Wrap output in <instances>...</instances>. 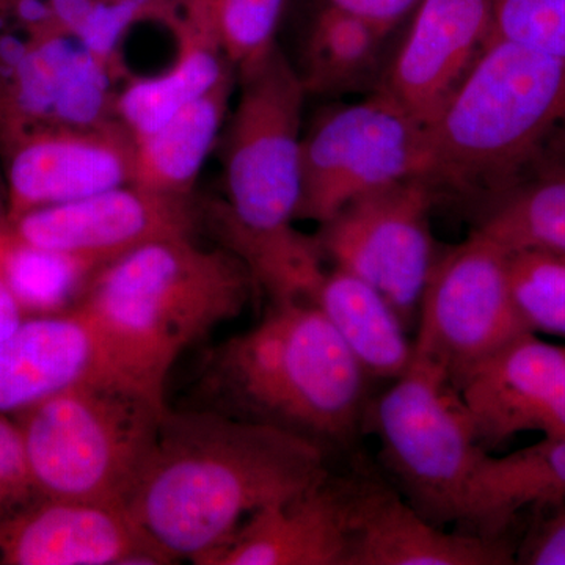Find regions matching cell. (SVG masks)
I'll list each match as a JSON object with an SVG mask.
<instances>
[{"label":"cell","mask_w":565,"mask_h":565,"mask_svg":"<svg viewBox=\"0 0 565 565\" xmlns=\"http://www.w3.org/2000/svg\"><path fill=\"white\" fill-rule=\"evenodd\" d=\"M348 565H508L503 537L448 533L373 475L348 476Z\"/></svg>","instance_id":"obj_17"},{"label":"cell","mask_w":565,"mask_h":565,"mask_svg":"<svg viewBox=\"0 0 565 565\" xmlns=\"http://www.w3.org/2000/svg\"><path fill=\"white\" fill-rule=\"evenodd\" d=\"M492 36L490 0H422L379 90L429 128Z\"/></svg>","instance_id":"obj_16"},{"label":"cell","mask_w":565,"mask_h":565,"mask_svg":"<svg viewBox=\"0 0 565 565\" xmlns=\"http://www.w3.org/2000/svg\"><path fill=\"white\" fill-rule=\"evenodd\" d=\"M226 58L243 71L274 50L285 0H199Z\"/></svg>","instance_id":"obj_29"},{"label":"cell","mask_w":565,"mask_h":565,"mask_svg":"<svg viewBox=\"0 0 565 565\" xmlns=\"http://www.w3.org/2000/svg\"><path fill=\"white\" fill-rule=\"evenodd\" d=\"M102 377L121 381L81 305L62 313L29 316L0 340V415L21 414L71 386Z\"/></svg>","instance_id":"obj_18"},{"label":"cell","mask_w":565,"mask_h":565,"mask_svg":"<svg viewBox=\"0 0 565 565\" xmlns=\"http://www.w3.org/2000/svg\"><path fill=\"white\" fill-rule=\"evenodd\" d=\"M70 33L41 41L0 76V147L24 134L90 128L117 118V82Z\"/></svg>","instance_id":"obj_12"},{"label":"cell","mask_w":565,"mask_h":565,"mask_svg":"<svg viewBox=\"0 0 565 565\" xmlns=\"http://www.w3.org/2000/svg\"><path fill=\"white\" fill-rule=\"evenodd\" d=\"M24 318V311L21 310L20 303L14 299L13 292L10 291L9 285L0 274V340L6 338L11 330L17 329Z\"/></svg>","instance_id":"obj_33"},{"label":"cell","mask_w":565,"mask_h":565,"mask_svg":"<svg viewBox=\"0 0 565 565\" xmlns=\"http://www.w3.org/2000/svg\"><path fill=\"white\" fill-rule=\"evenodd\" d=\"M9 226V202H7V191H3L0 184V232Z\"/></svg>","instance_id":"obj_34"},{"label":"cell","mask_w":565,"mask_h":565,"mask_svg":"<svg viewBox=\"0 0 565 565\" xmlns=\"http://www.w3.org/2000/svg\"><path fill=\"white\" fill-rule=\"evenodd\" d=\"M327 449L221 411H167L126 508L173 561L210 565L248 519L329 475Z\"/></svg>","instance_id":"obj_1"},{"label":"cell","mask_w":565,"mask_h":565,"mask_svg":"<svg viewBox=\"0 0 565 565\" xmlns=\"http://www.w3.org/2000/svg\"><path fill=\"white\" fill-rule=\"evenodd\" d=\"M427 136L434 191L503 199L565 172V58L492 36Z\"/></svg>","instance_id":"obj_3"},{"label":"cell","mask_w":565,"mask_h":565,"mask_svg":"<svg viewBox=\"0 0 565 565\" xmlns=\"http://www.w3.org/2000/svg\"><path fill=\"white\" fill-rule=\"evenodd\" d=\"M508 252L476 230L438 256L419 303L415 362L457 385L476 364L530 332L509 289Z\"/></svg>","instance_id":"obj_9"},{"label":"cell","mask_w":565,"mask_h":565,"mask_svg":"<svg viewBox=\"0 0 565 565\" xmlns=\"http://www.w3.org/2000/svg\"><path fill=\"white\" fill-rule=\"evenodd\" d=\"M195 223L191 196L126 184L76 202L24 212L7 230L32 247L106 266L141 245L192 237Z\"/></svg>","instance_id":"obj_11"},{"label":"cell","mask_w":565,"mask_h":565,"mask_svg":"<svg viewBox=\"0 0 565 565\" xmlns=\"http://www.w3.org/2000/svg\"><path fill=\"white\" fill-rule=\"evenodd\" d=\"M184 6L185 0H95L74 36L126 84L129 77L121 54L129 33L145 22L173 29Z\"/></svg>","instance_id":"obj_28"},{"label":"cell","mask_w":565,"mask_h":565,"mask_svg":"<svg viewBox=\"0 0 565 565\" xmlns=\"http://www.w3.org/2000/svg\"><path fill=\"white\" fill-rule=\"evenodd\" d=\"M493 36L565 58V0H490Z\"/></svg>","instance_id":"obj_30"},{"label":"cell","mask_w":565,"mask_h":565,"mask_svg":"<svg viewBox=\"0 0 565 565\" xmlns=\"http://www.w3.org/2000/svg\"><path fill=\"white\" fill-rule=\"evenodd\" d=\"M313 303L326 315L366 375L399 379L414 362V344L393 305L348 270L326 273Z\"/></svg>","instance_id":"obj_23"},{"label":"cell","mask_w":565,"mask_h":565,"mask_svg":"<svg viewBox=\"0 0 565 565\" xmlns=\"http://www.w3.org/2000/svg\"><path fill=\"white\" fill-rule=\"evenodd\" d=\"M239 99L222 145L225 202L214 204V230L281 234L294 228L300 203L302 109L299 71L275 46L237 71Z\"/></svg>","instance_id":"obj_6"},{"label":"cell","mask_w":565,"mask_h":565,"mask_svg":"<svg viewBox=\"0 0 565 565\" xmlns=\"http://www.w3.org/2000/svg\"><path fill=\"white\" fill-rule=\"evenodd\" d=\"M172 563L126 505L36 498L0 519V565Z\"/></svg>","instance_id":"obj_15"},{"label":"cell","mask_w":565,"mask_h":565,"mask_svg":"<svg viewBox=\"0 0 565 565\" xmlns=\"http://www.w3.org/2000/svg\"><path fill=\"white\" fill-rule=\"evenodd\" d=\"M565 508V438H544L503 457L484 456L462 520L476 534L503 537L525 509Z\"/></svg>","instance_id":"obj_21"},{"label":"cell","mask_w":565,"mask_h":565,"mask_svg":"<svg viewBox=\"0 0 565 565\" xmlns=\"http://www.w3.org/2000/svg\"><path fill=\"white\" fill-rule=\"evenodd\" d=\"M433 204L429 181L408 178L352 200L316 236L322 255L370 282L405 326L419 310L440 256L430 230Z\"/></svg>","instance_id":"obj_10"},{"label":"cell","mask_w":565,"mask_h":565,"mask_svg":"<svg viewBox=\"0 0 565 565\" xmlns=\"http://www.w3.org/2000/svg\"><path fill=\"white\" fill-rule=\"evenodd\" d=\"M102 267L21 243L7 228L0 232V274L25 318L62 313L76 307Z\"/></svg>","instance_id":"obj_24"},{"label":"cell","mask_w":565,"mask_h":565,"mask_svg":"<svg viewBox=\"0 0 565 565\" xmlns=\"http://www.w3.org/2000/svg\"><path fill=\"white\" fill-rule=\"evenodd\" d=\"M256 286L226 248L170 237L103 266L79 305L121 381L167 405V379L181 353L243 313Z\"/></svg>","instance_id":"obj_2"},{"label":"cell","mask_w":565,"mask_h":565,"mask_svg":"<svg viewBox=\"0 0 565 565\" xmlns=\"http://www.w3.org/2000/svg\"><path fill=\"white\" fill-rule=\"evenodd\" d=\"M419 3L422 0H327V6L355 14L388 35Z\"/></svg>","instance_id":"obj_32"},{"label":"cell","mask_w":565,"mask_h":565,"mask_svg":"<svg viewBox=\"0 0 565 565\" xmlns=\"http://www.w3.org/2000/svg\"><path fill=\"white\" fill-rule=\"evenodd\" d=\"M134 137L120 121L24 134L0 147L9 222L39 207L132 184Z\"/></svg>","instance_id":"obj_13"},{"label":"cell","mask_w":565,"mask_h":565,"mask_svg":"<svg viewBox=\"0 0 565 565\" xmlns=\"http://www.w3.org/2000/svg\"><path fill=\"white\" fill-rule=\"evenodd\" d=\"M223 414L315 444L349 446L366 422V373L326 315L308 300L274 302L262 322L211 356Z\"/></svg>","instance_id":"obj_4"},{"label":"cell","mask_w":565,"mask_h":565,"mask_svg":"<svg viewBox=\"0 0 565 565\" xmlns=\"http://www.w3.org/2000/svg\"><path fill=\"white\" fill-rule=\"evenodd\" d=\"M348 563V479L330 473L253 514L210 561V565Z\"/></svg>","instance_id":"obj_19"},{"label":"cell","mask_w":565,"mask_h":565,"mask_svg":"<svg viewBox=\"0 0 565 565\" xmlns=\"http://www.w3.org/2000/svg\"><path fill=\"white\" fill-rule=\"evenodd\" d=\"M388 33L370 22L327 6L316 18L307 50L303 73L307 93L343 92L366 81L381 57Z\"/></svg>","instance_id":"obj_25"},{"label":"cell","mask_w":565,"mask_h":565,"mask_svg":"<svg viewBox=\"0 0 565 565\" xmlns=\"http://www.w3.org/2000/svg\"><path fill=\"white\" fill-rule=\"evenodd\" d=\"M167 411L132 385L102 377L11 418L40 498L126 505Z\"/></svg>","instance_id":"obj_5"},{"label":"cell","mask_w":565,"mask_h":565,"mask_svg":"<svg viewBox=\"0 0 565 565\" xmlns=\"http://www.w3.org/2000/svg\"><path fill=\"white\" fill-rule=\"evenodd\" d=\"M478 230L505 252L545 250L565 256V172L503 196Z\"/></svg>","instance_id":"obj_26"},{"label":"cell","mask_w":565,"mask_h":565,"mask_svg":"<svg viewBox=\"0 0 565 565\" xmlns=\"http://www.w3.org/2000/svg\"><path fill=\"white\" fill-rule=\"evenodd\" d=\"M236 82L234 71L161 128L134 139L132 184L166 195L192 196L207 156L221 140Z\"/></svg>","instance_id":"obj_22"},{"label":"cell","mask_w":565,"mask_h":565,"mask_svg":"<svg viewBox=\"0 0 565 565\" xmlns=\"http://www.w3.org/2000/svg\"><path fill=\"white\" fill-rule=\"evenodd\" d=\"M429 163L427 128L377 90L326 115L305 137L296 221L322 225L359 196L426 178Z\"/></svg>","instance_id":"obj_8"},{"label":"cell","mask_w":565,"mask_h":565,"mask_svg":"<svg viewBox=\"0 0 565 565\" xmlns=\"http://www.w3.org/2000/svg\"><path fill=\"white\" fill-rule=\"evenodd\" d=\"M172 31L177 39L172 65L147 77H132L118 93L117 118L134 139L154 132L236 71L199 0H185Z\"/></svg>","instance_id":"obj_20"},{"label":"cell","mask_w":565,"mask_h":565,"mask_svg":"<svg viewBox=\"0 0 565 565\" xmlns=\"http://www.w3.org/2000/svg\"><path fill=\"white\" fill-rule=\"evenodd\" d=\"M516 315L531 333L565 338V256L514 250L505 256Z\"/></svg>","instance_id":"obj_27"},{"label":"cell","mask_w":565,"mask_h":565,"mask_svg":"<svg viewBox=\"0 0 565 565\" xmlns=\"http://www.w3.org/2000/svg\"><path fill=\"white\" fill-rule=\"evenodd\" d=\"M367 416L381 438L384 463L411 504L437 525L460 523L487 451L456 386L414 360Z\"/></svg>","instance_id":"obj_7"},{"label":"cell","mask_w":565,"mask_h":565,"mask_svg":"<svg viewBox=\"0 0 565 565\" xmlns=\"http://www.w3.org/2000/svg\"><path fill=\"white\" fill-rule=\"evenodd\" d=\"M515 564L565 565V508L550 509L526 535Z\"/></svg>","instance_id":"obj_31"},{"label":"cell","mask_w":565,"mask_h":565,"mask_svg":"<svg viewBox=\"0 0 565 565\" xmlns=\"http://www.w3.org/2000/svg\"><path fill=\"white\" fill-rule=\"evenodd\" d=\"M482 448L522 433L565 438V345L526 332L456 385Z\"/></svg>","instance_id":"obj_14"}]
</instances>
